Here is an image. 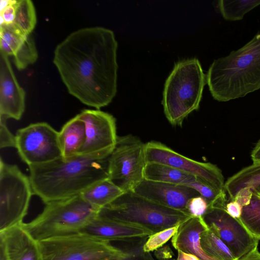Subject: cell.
<instances>
[{"instance_id":"cell-35","label":"cell","mask_w":260,"mask_h":260,"mask_svg":"<svg viewBox=\"0 0 260 260\" xmlns=\"http://www.w3.org/2000/svg\"><path fill=\"white\" fill-rule=\"evenodd\" d=\"M226 212L232 217L239 219L242 212L243 207L235 201H231L225 206Z\"/></svg>"},{"instance_id":"cell-42","label":"cell","mask_w":260,"mask_h":260,"mask_svg":"<svg viewBox=\"0 0 260 260\" xmlns=\"http://www.w3.org/2000/svg\"><path fill=\"white\" fill-rule=\"evenodd\" d=\"M10 0L6 1V0H1V6H0V11L2 10L4 8H5L10 3Z\"/></svg>"},{"instance_id":"cell-34","label":"cell","mask_w":260,"mask_h":260,"mask_svg":"<svg viewBox=\"0 0 260 260\" xmlns=\"http://www.w3.org/2000/svg\"><path fill=\"white\" fill-rule=\"evenodd\" d=\"M252 194L251 188L245 187L241 189L231 201H235L244 207L250 203Z\"/></svg>"},{"instance_id":"cell-22","label":"cell","mask_w":260,"mask_h":260,"mask_svg":"<svg viewBox=\"0 0 260 260\" xmlns=\"http://www.w3.org/2000/svg\"><path fill=\"white\" fill-rule=\"evenodd\" d=\"M260 183V165L246 167L230 177L224 183V191L231 200L242 188H252Z\"/></svg>"},{"instance_id":"cell-1","label":"cell","mask_w":260,"mask_h":260,"mask_svg":"<svg viewBox=\"0 0 260 260\" xmlns=\"http://www.w3.org/2000/svg\"><path fill=\"white\" fill-rule=\"evenodd\" d=\"M117 46L102 26L80 28L59 43L53 62L69 93L96 109L109 105L117 91Z\"/></svg>"},{"instance_id":"cell-8","label":"cell","mask_w":260,"mask_h":260,"mask_svg":"<svg viewBox=\"0 0 260 260\" xmlns=\"http://www.w3.org/2000/svg\"><path fill=\"white\" fill-rule=\"evenodd\" d=\"M34 194L29 176L0 159V231L23 222Z\"/></svg>"},{"instance_id":"cell-3","label":"cell","mask_w":260,"mask_h":260,"mask_svg":"<svg viewBox=\"0 0 260 260\" xmlns=\"http://www.w3.org/2000/svg\"><path fill=\"white\" fill-rule=\"evenodd\" d=\"M206 81L213 98L227 102L260 89V31L242 48L214 60Z\"/></svg>"},{"instance_id":"cell-32","label":"cell","mask_w":260,"mask_h":260,"mask_svg":"<svg viewBox=\"0 0 260 260\" xmlns=\"http://www.w3.org/2000/svg\"><path fill=\"white\" fill-rule=\"evenodd\" d=\"M8 119L0 116V148H15L16 140L14 136L7 125Z\"/></svg>"},{"instance_id":"cell-4","label":"cell","mask_w":260,"mask_h":260,"mask_svg":"<svg viewBox=\"0 0 260 260\" xmlns=\"http://www.w3.org/2000/svg\"><path fill=\"white\" fill-rule=\"evenodd\" d=\"M100 209L79 194L46 204L43 211L24 229L37 241L81 232L98 215Z\"/></svg>"},{"instance_id":"cell-30","label":"cell","mask_w":260,"mask_h":260,"mask_svg":"<svg viewBox=\"0 0 260 260\" xmlns=\"http://www.w3.org/2000/svg\"><path fill=\"white\" fill-rule=\"evenodd\" d=\"M187 186L194 189L207 202L208 206L219 202H225V194L220 193L199 178Z\"/></svg>"},{"instance_id":"cell-29","label":"cell","mask_w":260,"mask_h":260,"mask_svg":"<svg viewBox=\"0 0 260 260\" xmlns=\"http://www.w3.org/2000/svg\"><path fill=\"white\" fill-rule=\"evenodd\" d=\"M179 225L166 229L149 236L143 245V250L150 252L162 247L176 234Z\"/></svg>"},{"instance_id":"cell-5","label":"cell","mask_w":260,"mask_h":260,"mask_svg":"<svg viewBox=\"0 0 260 260\" xmlns=\"http://www.w3.org/2000/svg\"><path fill=\"white\" fill-rule=\"evenodd\" d=\"M206 77L196 58L177 62L166 80L162 104L165 116L173 125H181L199 108Z\"/></svg>"},{"instance_id":"cell-21","label":"cell","mask_w":260,"mask_h":260,"mask_svg":"<svg viewBox=\"0 0 260 260\" xmlns=\"http://www.w3.org/2000/svg\"><path fill=\"white\" fill-rule=\"evenodd\" d=\"M123 193L107 178L92 185L80 194L86 202L100 209L111 203Z\"/></svg>"},{"instance_id":"cell-11","label":"cell","mask_w":260,"mask_h":260,"mask_svg":"<svg viewBox=\"0 0 260 260\" xmlns=\"http://www.w3.org/2000/svg\"><path fill=\"white\" fill-rule=\"evenodd\" d=\"M147 162H157L193 175L220 193H225L224 177L221 170L210 162L198 161L184 156L156 141L145 144Z\"/></svg>"},{"instance_id":"cell-38","label":"cell","mask_w":260,"mask_h":260,"mask_svg":"<svg viewBox=\"0 0 260 260\" xmlns=\"http://www.w3.org/2000/svg\"><path fill=\"white\" fill-rule=\"evenodd\" d=\"M238 260H260V252L257 247L246 254Z\"/></svg>"},{"instance_id":"cell-14","label":"cell","mask_w":260,"mask_h":260,"mask_svg":"<svg viewBox=\"0 0 260 260\" xmlns=\"http://www.w3.org/2000/svg\"><path fill=\"white\" fill-rule=\"evenodd\" d=\"M133 191L163 206L186 213H188L186 207L188 201L192 198L200 196L194 189L186 185L145 179Z\"/></svg>"},{"instance_id":"cell-33","label":"cell","mask_w":260,"mask_h":260,"mask_svg":"<svg viewBox=\"0 0 260 260\" xmlns=\"http://www.w3.org/2000/svg\"><path fill=\"white\" fill-rule=\"evenodd\" d=\"M16 1H11L9 4L0 11L1 24H12L14 22L15 15Z\"/></svg>"},{"instance_id":"cell-2","label":"cell","mask_w":260,"mask_h":260,"mask_svg":"<svg viewBox=\"0 0 260 260\" xmlns=\"http://www.w3.org/2000/svg\"><path fill=\"white\" fill-rule=\"evenodd\" d=\"M109 157L77 155L68 159L60 157L29 166L33 193L45 204L80 194L108 178Z\"/></svg>"},{"instance_id":"cell-36","label":"cell","mask_w":260,"mask_h":260,"mask_svg":"<svg viewBox=\"0 0 260 260\" xmlns=\"http://www.w3.org/2000/svg\"><path fill=\"white\" fill-rule=\"evenodd\" d=\"M154 255L158 260H171L174 254L171 248L166 245L155 250Z\"/></svg>"},{"instance_id":"cell-18","label":"cell","mask_w":260,"mask_h":260,"mask_svg":"<svg viewBox=\"0 0 260 260\" xmlns=\"http://www.w3.org/2000/svg\"><path fill=\"white\" fill-rule=\"evenodd\" d=\"M208 229L202 217L192 216L180 224L172 238V245L177 251L194 255L200 260H217L208 255L201 246V235Z\"/></svg>"},{"instance_id":"cell-17","label":"cell","mask_w":260,"mask_h":260,"mask_svg":"<svg viewBox=\"0 0 260 260\" xmlns=\"http://www.w3.org/2000/svg\"><path fill=\"white\" fill-rule=\"evenodd\" d=\"M81 232L111 241H133L148 238L152 233L138 225L117 222L98 216L85 226Z\"/></svg>"},{"instance_id":"cell-12","label":"cell","mask_w":260,"mask_h":260,"mask_svg":"<svg viewBox=\"0 0 260 260\" xmlns=\"http://www.w3.org/2000/svg\"><path fill=\"white\" fill-rule=\"evenodd\" d=\"M225 203L208 206L202 216L208 226L230 248L238 259L257 247L258 240L246 229L239 219L226 211Z\"/></svg>"},{"instance_id":"cell-6","label":"cell","mask_w":260,"mask_h":260,"mask_svg":"<svg viewBox=\"0 0 260 260\" xmlns=\"http://www.w3.org/2000/svg\"><path fill=\"white\" fill-rule=\"evenodd\" d=\"M98 216L141 226L152 234L179 224L192 217L188 213L163 206L133 191L124 192L100 209Z\"/></svg>"},{"instance_id":"cell-41","label":"cell","mask_w":260,"mask_h":260,"mask_svg":"<svg viewBox=\"0 0 260 260\" xmlns=\"http://www.w3.org/2000/svg\"><path fill=\"white\" fill-rule=\"evenodd\" d=\"M251 189L253 192L260 196V183L257 184L255 186L251 188Z\"/></svg>"},{"instance_id":"cell-39","label":"cell","mask_w":260,"mask_h":260,"mask_svg":"<svg viewBox=\"0 0 260 260\" xmlns=\"http://www.w3.org/2000/svg\"><path fill=\"white\" fill-rule=\"evenodd\" d=\"M174 260H200V259L192 254L186 253L181 251H178L177 258Z\"/></svg>"},{"instance_id":"cell-40","label":"cell","mask_w":260,"mask_h":260,"mask_svg":"<svg viewBox=\"0 0 260 260\" xmlns=\"http://www.w3.org/2000/svg\"><path fill=\"white\" fill-rule=\"evenodd\" d=\"M0 260H8L3 245L0 243Z\"/></svg>"},{"instance_id":"cell-9","label":"cell","mask_w":260,"mask_h":260,"mask_svg":"<svg viewBox=\"0 0 260 260\" xmlns=\"http://www.w3.org/2000/svg\"><path fill=\"white\" fill-rule=\"evenodd\" d=\"M146 164L145 144L131 135L118 136L109 157L108 178L124 192L133 191L144 179Z\"/></svg>"},{"instance_id":"cell-25","label":"cell","mask_w":260,"mask_h":260,"mask_svg":"<svg viewBox=\"0 0 260 260\" xmlns=\"http://www.w3.org/2000/svg\"><path fill=\"white\" fill-rule=\"evenodd\" d=\"M27 37V36L22 32L13 23L1 24L0 51L8 56L13 57Z\"/></svg>"},{"instance_id":"cell-13","label":"cell","mask_w":260,"mask_h":260,"mask_svg":"<svg viewBox=\"0 0 260 260\" xmlns=\"http://www.w3.org/2000/svg\"><path fill=\"white\" fill-rule=\"evenodd\" d=\"M78 115L85 124V140L77 155L109 157L118 138L115 118L100 109H84Z\"/></svg>"},{"instance_id":"cell-20","label":"cell","mask_w":260,"mask_h":260,"mask_svg":"<svg viewBox=\"0 0 260 260\" xmlns=\"http://www.w3.org/2000/svg\"><path fill=\"white\" fill-rule=\"evenodd\" d=\"M146 180L188 186L197 177L174 167L157 162H147L144 171Z\"/></svg>"},{"instance_id":"cell-27","label":"cell","mask_w":260,"mask_h":260,"mask_svg":"<svg viewBox=\"0 0 260 260\" xmlns=\"http://www.w3.org/2000/svg\"><path fill=\"white\" fill-rule=\"evenodd\" d=\"M239 219L258 241L260 240V196L253 192L250 203L243 207Z\"/></svg>"},{"instance_id":"cell-37","label":"cell","mask_w":260,"mask_h":260,"mask_svg":"<svg viewBox=\"0 0 260 260\" xmlns=\"http://www.w3.org/2000/svg\"><path fill=\"white\" fill-rule=\"evenodd\" d=\"M251 157L253 164L260 165V139L256 142L251 151Z\"/></svg>"},{"instance_id":"cell-15","label":"cell","mask_w":260,"mask_h":260,"mask_svg":"<svg viewBox=\"0 0 260 260\" xmlns=\"http://www.w3.org/2000/svg\"><path fill=\"white\" fill-rule=\"evenodd\" d=\"M9 56L0 51V116L16 120L25 108V92L12 69Z\"/></svg>"},{"instance_id":"cell-28","label":"cell","mask_w":260,"mask_h":260,"mask_svg":"<svg viewBox=\"0 0 260 260\" xmlns=\"http://www.w3.org/2000/svg\"><path fill=\"white\" fill-rule=\"evenodd\" d=\"M13 57L14 64L19 71L25 69L28 66L37 61L38 53L35 41L31 34L27 36Z\"/></svg>"},{"instance_id":"cell-19","label":"cell","mask_w":260,"mask_h":260,"mask_svg":"<svg viewBox=\"0 0 260 260\" xmlns=\"http://www.w3.org/2000/svg\"><path fill=\"white\" fill-rule=\"evenodd\" d=\"M59 132L61 157L68 159L77 155L85 140V126L78 114L68 121Z\"/></svg>"},{"instance_id":"cell-16","label":"cell","mask_w":260,"mask_h":260,"mask_svg":"<svg viewBox=\"0 0 260 260\" xmlns=\"http://www.w3.org/2000/svg\"><path fill=\"white\" fill-rule=\"evenodd\" d=\"M22 223L0 231V243L4 247L8 259L44 260L39 241Z\"/></svg>"},{"instance_id":"cell-24","label":"cell","mask_w":260,"mask_h":260,"mask_svg":"<svg viewBox=\"0 0 260 260\" xmlns=\"http://www.w3.org/2000/svg\"><path fill=\"white\" fill-rule=\"evenodd\" d=\"M13 24L25 35L31 34L37 23L35 6L30 0L16 1Z\"/></svg>"},{"instance_id":"cell-31","label":"cell","mask_w":260,"mask_h":260,"mask_svg":"<svg viewBox=\"0 0 260 260\" xmlns=\"http://www.w3.org/2000/svg\"><path fill=\"white\" fill-rule=\"evenodd\" d=\"M208 208L207 201L201 196L191 198L187 204V212L193 217H202Z\"/></svg>"},{"instance_id":"cell-26","label":"cell","mask_w":260,"mask_h":260,"mask_svg":"<svg viewBox=\"0 0 260 260\" xmlns=\"http://www.w3.org/2000/svg\"><path fill=\"white\" fill-rule=\"evenodd\" d=\"M260 5V0L218 1V7L223 18L229 21L243 19L244 15Z\"/></svg>"},{"instance_id":"cell-10","label":"cell","mask_w":260,"mask_h":260,"mask_svg":"<svg viewBox=\"0 0 260 260\" xmlns=\"http://www.w3.org/2000/svg\"><path fill=\"white\" fill-rule=\"evenodd\" d=\"M15 148L28 166L45 164L61 157L59 132L45 122L18 129Z\"/></svg>"},{"instance_id":"cell-23","label":"cell","mask_w":260,"mask_h":260,"mask_svg":"<svg viewBox=\"0 0 260 260\" xmlns=\"http://www.w3.org/2000/svg\"><path fill=\"white\" fill-rule=\"evenodd\" d=\"M201 244L208 255L217 260H238L228 246L209 229L202 233Z\"/></svg>"},{"instance_id":"cell-7","label":"cell","mask_w":260,"mask_h":260,"mask_svg":"<svg viewBox=\"0 0 260 260\" xmlns=\"http://www.w3.org/2000/svg\"><path fill=\"white\" fill-rule=\"evenodd\" d=\"M44 260H110L126 251L91 235L79 232L39 241Z\"/></svg>"}]
</instances>
